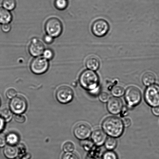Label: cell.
<instances>
[{
    "label": "cell",
    "instance_id": "35",
    "mask_svg": "<svg viewBox=\"0 0 159 159\" xmlns=\"http://www.w3.org/2000/svg\"><path fill=\"white\" fill-rule=\"evenodd\" d=\"M123 124L125 127H130L131 124V120L130 118H124L123 120Z\"/></svg>",
    "mask_w": 159,
    "mask_h": 159
},
{
    "label": "cell",
    "instance_id": "22",
    "mask_svg": "<svg viewBox=\"0 0 159 159\" xmlns=\"http://www.w3.org/2000/svg\"><path fill=\"white\" fill-rule=\"evenodd\" d=\"M2 5L3 7L8 10H13L16 7V0H2Z\"/></svg>",
    "mask_w": 159,
    "mask_h": 159
},
{
    "label": "cell",
    "instance_id": "7",
    "mask_svg": "<svg viewBox=\"0 0 159 159\" xmlns=\"http://www.w3.org/2000/svg\"><path fill=\"white\" fill-rule=\"evenodd\" d=\"M49 67L48 61L42 57H36L31 62V70L34 74L40 75L48 71Z\"/></svg>",
    "mask_w": 159,
    "mask_h": 159
},
{
    "label": "cell",
    "instance_id": "25",
    "mask_svg": "<svg viewBox=\"0 0 159 159\" xmlns=\"http://www.w3.org/2000/svg\"><path fill=\"white\" fill-rule=\"evenodd\" d=\"M102 159H118V157L115 152L109 150L104 152L103 155Z\"/></svg>",
    "mask_w": 159,
    "mask_h": 159
},
{
    "label": "cell",
    "instance_id": "37",
    "mask_svg": "<svg viewBox=\"0 0 159 159\" xmlns=\"http://www.w3.org/2000/svg\"><path fill=\"white\" fill-rule=\"evenodd\" d=\"M5 127V121L0 116V133L2 131Z\"/></svg>",
    "mask_w": 159,
    "mask_h": 159
},
{
    "label": "cell",
    "instance_id": "34",
    "mask_svg": "<svg viewBox=\"0 0 159 159\" xmlns=\"http://www.w3.org/2000/svg\"><path fill=\"white\" fill-rule=\"evenodd\" d=\"M11 29V26L10 25L8 24H5L2 25V30L3 32L5 33H7L10 31Z\"/></svg>",
    "mask_w": 159,
    "mask_h": 159
},
{
    "label": "cell",
    "instance_id": "11",
    "mask_svg": "<svg viewBox=\"0 0 159 159\" xmlns=\"http://www.w3.org/2000/svg\"><path fill=\"white\" fill-rule=\"evenodd\" d=\"M45 46L43 42L37 39H34L29 47L30 54L33 57H37L43 54Z\"/></svg>",
    "mask_w": 159,
    "mask_h": 159
},
{
    "label": "cell",
    "instance_id": "31",
    "mask_svg": "<svg viewBox=\"0 0 159 159\" xmlns=\"http://www.w3.org/2000/svg\"><path fill=\"white\" fill-rule=\"evenodd\" d=\"M14 119L19 123H23L25 121V117L23 115L20 114H16L14 116Z\"/></svg>",
    "mask_w": 159,
    "mask_h": 159
},
{
    "label": "cell",
    "instance_id": "38",
    "mask_svg": "<svg viewBox=\"0 0 159 159\" xmlns=\"http://www.w3.org/2000/svg\"><path fill=\"white\" fill-rule=\"evenodd\" d=\"M31 157V156L30 154L27 153L25 154L21 157V159H30Z\"/></svg>",
    "mask_w": 159,
    "mask_h": 159
},
{
    "label": "cell",
    "instance_id": "10",
    "mask_svg": "<svg viewBox=\"0 0 159 159\" xmlns=\"http://www.w3.org/2000/svg\"><path fill=\"white\" fill-rule=\"evenodd\" d=\"M74 133L75 136L78 139L84 140L87 139L91 135V129L88 124L80 123L75 127Z\"/></svg>",
    "mask_w": 159,
    "mask_h": 159
},
{
    "label": "cell",
    "instance_id": "17",
    "mask_svg": "<svg viewBox=\"0 0 159 159\" xmlns=\"http://www.w3.org/2000/svg\"><path fill=\"white\" fill-rule=\"evenodd\" d=\"M156 78L155 74L151 72H146L143 75L142 78L143 84L146 86L152 85L156 81Z\"/></svg>",
    "mask_w": 159,
    "mask_h": 159
},
{
    "label": "cell",
    "instance_id": "18",
    "mask_svg": "<svg viewBox=\"0 0 159 159\" xmlns=\"http://www.w3.org/2000/svg\"><path fill=\"white\" fill-rule=\"evenodd\" d=\"M6 142L9 145L15 146L19 143L20 138L18 134L15 132H10L6 136Z\"/></svg>",
    "mask_w": 159,
    "mask_h": 159
},
{
    "label": "cell",
    "instance_id": "32",
    "mask_svg": "<svg viewBox=\"0 0 159 159\" xmlns=\"http://www.w3.org/2000/svg\"><path fill=\"white\" fill-rule=\"evenodd\" d=\"M6 139L4 134L0 133V148L4 147L6 144Z\"/></svg>",
    "mask_w": 159,
    "mask_h": 159
},
{
    "label": "cell",
    "instance_id": "12",
    "mask_svg": "<svg viewBox=\"0 0 159 159\" xmlns=\"http://www.w3.org/2000/svg\"><path fill=\"white\" fill-rule=\"evenodd\" d=\"M107 108L109 113L113 115H118L123 108L122 101L118 98H111L107 101Z\"/></svg>",
    "mask_w": 159,
    "mask_h": 159
},
{
    "label": "cell",
    "instance_id": "3",
    "mask_svg": "<svg viewBox=\"0 0 159 159\" xmlns=\"http://www.w3.org/2000/svg\"><path fill=\"white\" fill-rule=\"evenodd\" d=\"M47 34L53 38L60 36L63 31V25L58 18L52 17L46 21L45 25Z\"/></svg>",
    "mask_w": 159,
    "mask_h": 159
},
{
    "label": "cell",
    "instance_id": "13",
    "mask_svg": "<svg viewBox=\"0 0 159 159\" xmlns=\"http://www.w3.org/2000/svg\"><path fill=\"white\" fill-rule=\"evenodd\" d=\"M92 140L98 146H101L105 143L107 139V134L103 130L97 129L92 132L91 135Z\"/></svg>",
    "mask_w": 159,
    "mask_h": 159
},
{
    "label": "cell",
    "instance_id": "33",
    "mask_svg": "<svg viewBox=\"0 0 159 159\" xmlns=\"http://www.w3.org/2000/svg\"><path fill=\"white\" fill-rule=\"evenodd\" d=\"M54 38L51 36L47 34V35L44 36L43 37V41L45 42V43H47V44H51L54 41Z\"/></svg>",
    "mask_w": 159,
    "mask_h": 159
},
{
    "label": "cell",
    "instance_id": "8",
    "mask_svg": "<svg viewBox=\"0 0 159 159\" xmlns=\"http://www.w3.org/2000/svg\"><path fill=\"white\" fill-rule=\"evenodd\" d=\"M56 96L57 100L61 103H68L74 98V91L70 87L67 86H62L57 90Z\"/></svg>",
    "mask_w": 159,
    "mask_h": 159
},
{
    "label": "cell",
    "instance_id": "39",
    "mask_svg": "<svg viewBox=\"0 0 159 159\" xmlns=\"http://www.w3.org/2000/svg\"><path fill=\"white\" fill-rule=\"evenodd\" d=\"M1 99H0V106H1Z\"/></svg>",
    "mask_w": 159,
    "mask_h": 159
},
{
    "label": "cell",
    "instance_id": "16",
    "mask_svg": "<svg viewBox=\"0 0 159 159\" xmlns=\"http://www.w3.org/2000/svg\"><path fill=\"white\" fill-rule=\"evenodd\" d=\"M12 16L9 10L0 7V24H8L11 21Z\"/></svg>",
    "mask_w": 159,
    "mask_h": 159
},
{
    "label": "cell",
    "instance_id": "5",
    "mask_svg": "<svg viewBox=\"0 0 159 159\" xmlns=\"http://www.w3.org/2000/svg\"><path fill=\"white\" fill-rule=\"evenodd\" d=\"M125 98L128 105L130 107H134L141 102L142 94L140 90L137 87H129L125 93Z\"/></svg>",
    "mask_w": 159,
    "mask_h": 159
},
{
    "label": "cell",
    "instance_id": "14",
    "mask_svg": "<svg viewBox=\"0 0 159 159\" xmlns=\"http://www.w3.org/2000/svg\"><path fill=\"white\" fill-rule=\"evenodd\" d=\"M3 153L6 158L14 159L18 158L19 151L18 147L15 146L9 145L5 147Z\"/></svg>",
    "mask_w": 159,
    "mask_h": 159
},
{
    "label": "cell",
    "instance_id": "6",
    "mask_svg": "<svg viewBox=\"0 0 159 159\" xmlns=\"http://www.w3.org/2000/svg\"><path fill=\"white\" fill-rule=\"evenodd\" d=\"M10 110L16 114H21L26 111L27 102L25 98L21 96L15 97L9 104Z\"/></svg>",
    "mask_w": 159,
    "mask_h": 159
},
{
    "label": "cell",
    "instance_id": "20",
    "mask_svg": "<svg viewBox=\"0 0 159 159\" xmlns=\"http://www.w3.org/2000/svg\"><path fill=\"white\" fill-rule=\"evenodd\" d=\"M111 92L112 95L115 97L119 98L124 95L125 90L121 85H115L112 88Z\"/></svg>",
    "mask_w": 159,
    "mask_h": 159
},
{
    "label": "cell",
    "instance_id": "36",
    "mask_svg": "<svg viewBox=\"0 0 159 159\" xmlns=\"http://www.w3.org/2000/svg\"><path fill=\"white\" fill-rule=\"evenodd\" d=\"M152 113L156 116H159V106L153 107L152 109Z\"/></svg>",
    "mask_w": 159,
    "mask_h": 159
},
{
    "label": "cell",
    "instance_id": "24",
    "mask_svg": "<svg viewBox=\"0 0 159 159\" xmlns=\"http://www.w3.org/2000/svg\"><path fill=\"white\" fill-rule=\"evenodd\" d=\"M75 145L74 143L70 141H67L63 144V150L65 152H71L75 149Z\"/></svg>",
    "mask_w": 159,
    "mask_h": 159
},
{
    "label": "cell",
    "instance_id": "29",
    "mask_svg": "<svg viewBox=\"0 0 159 159\" xmlns=\"http://www.w3.org/2000/svg\"><path fill=\"white\" fill-rule=\"evenodd\" d=\"M99 99L102 102H107L110 99V95L106 92H102L99 95Z\"/></svg>",
    "mask_w": 159,
    "mask_h": 159
},
{
    "label": "cell",
    "instance_id": "23",
    "mask_svg": "<svg viewBox=\"0 0 159 159\" xmlns=\"http://www.w3.org/2000/svg\"><path fill=\"white\" fill-rule=\"evenodd\" d=\"M68 5L67 0H55L54 1V6L58 10H64L67 7Z\"/></svg>",
    "mask_w": 159,
    "mask_h": 159
},
{
    "label": "cell",
    "instance_id": "19",
    "mask_svg": "<svg viewBox=\"0 0 159 159\" xmlns=\"http://www.w3.org/2000/svg\"><path fill=\"white\" fill-rule=\"evenodd\" d=\"M104 144L105 147L107 150L112 151L116 148L117 145V141L115 138L110 137L107 139Z\"/></svg>",
    "mask_w": 159,
    "mask_h": 159
},
{
    "label": "cell",
    "instance_id": "4",
    "mask_svg": "<svg viewBox=\"0 0 159 159\" xmlns=\"http://www.w3.org/2000/svg\"><path fill=\"white\" fill-rule=\"evenodd\" d=\"M144 99L151 107L159 106V85L152 84L148 87L145 91Z\"/></svg>",
    "mask_w": 159,
    "mask_h": 159
},
{
    "label": "cell",
    "instance_id": "30",
    "mask_svg": "<svg viewBox=\"0 0 159 159\" xmlns=\"http://www.w3.org/2000/svg\"><path fill=\"white\" fill-rule=\"evenodd\" d=\"M19 154L18 158H21L23 155L25 154L26 148L23 144H20L18 146Z\"/></svg>",
    "mask_w": 159,
    "mask_h": 159
},
{
    "label": "cell",
    "instance_id": "21",
    "mask_svg": "<svg viewBox=\"0 0 159 159\" xmlns=\"http://www.w3.org/2000/svg\"><path fill=\"white\" fill-rule=\"evenodd\" d=\"M0 116L6 122H9L12 118V113L10 109L4 108L1 110Z\"/></svg>",
    "mask_w": 159,
    "mask_h": 159
},
{
    "label": "cell",
    "instance_id": "26",
    "mask_svg": "<svg viewBox=\"0 0 159 159\" xmlns=\"http://www.w3.org/2000/svg\"><path fill=\"white\" fill-rule=\"evenodd\" d=\"M43 57L47 60H51L54 57V52L52 50L45 49L43 53Z\"/></svg>",
    "mask_w": 159,
    "mask_h": 159
},
{
    "label": "cell",
    "instance_id": "2",
    "mask_svg": "<svg viewBox=\"0 0 159 159\" xmlns=\"http://www.w3.org/2000/svg\"><path fill=\"white\" fill-rule=\"evenodd\" d=\"M79 82L82 87L88 91L91 92L99 87V78L95 71L86 70L80 75Z\"/></svg>",
    "mask_w": 159,
    "mask_h": 159
},
{
    "label": "cell",
    "instance_id": "1",
    "mask_svg": "<svg viewBox=\"0 0 159 159\" xmlns=\"http://www.w3.org/2000/svg\"><path fill=\"white\" fill-rule=\"evenodd\" d=\"M124 126L123 121L116 116H109L102 123L103 130L107 134L112 138H119L122 135Z\"/></svg>",
    "mask_w": 159,
    "mask_h": 159
},
{
    "label": "cell",
    "instance_id": "27",
    "mask_svg": "<svg viewBox=\"0 0 159 159\" xmlns=\"http://www.w3.org/2000/svg\"><path fill=\"white\" fill-rule=\"evenodd\" d=\"M62 159H79L75 154L71 152H67L63 154Z\"/></svg>",
    "mask_w": 159,
    "mask_h": 159
},
{
    "label": "cell",
    "instance_id": "28",
    "mask_svg": "<svg viewBox=\"0 0 159 159\" xmlns=\"http://www.w3.org/2000/svg\"><path fill=\"white\" fill-rule=\"evenodd\" d=\"M17 94V92L15 89L11 88L7 90L6 93V96L9 99H12L15 98Z\"/></svg>",
    "mask_w": 159,
    "mask_h": 159
},
{
    "label": "cell",
    "instance_id": "15",
    "mask_svg": "<svg viewBox=\"0 0 159 159\" xmlns=\"http://www.w3.org/2000/svg\"><path fill=\"white\" fill-rule=\"evenodd\" d=\"M85 65L88 70L96 71L99 68L100 62L98 57L95 56H90L86 60Z\"/></svg>",
    "mask_w": 159,
    "mask_h": 159
},
{
    "label": "cell",
    "instance_id": "9",
    "mask_svg": "<svg viewBox=\"0 0 159 159\" xmlns=\"http://www.w3.org/2000/svg\"><path fill=\"white\" fill-rule=\"evenodd\" d=\"M110 29V26L105 20H96L92 26V31L93 35L97 37H102L107 35Z\"/></svg>",
    "mask_w": 159,
    "mask_h": 159
}]
</instances>
